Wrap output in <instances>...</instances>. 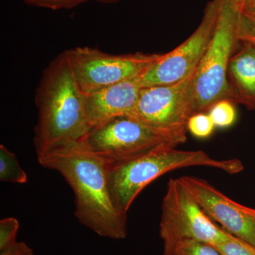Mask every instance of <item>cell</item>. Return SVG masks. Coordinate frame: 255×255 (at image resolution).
I'll use <instances>...</instances> for the list:
<instances>
[{
	"instance_id": "cell-4",
	"label": "cell",
	"mask_w": 255,
	"mask_h": 255,
	"mask_svg": "<svg viewBox=\"0 0 255 255\" xmlns=\"http://www.w3.org/2000/svg\"><path fill=\"white\" fill-rule=\"evenodd\" d=\"M238 15L234 0H222L214 35L194 73L193 114L207 113L215 103L221 100L235 102L228 70L238 42Z\"/></svg>"
},
{
	"instance_id": "cell-11",
	"label": "cell",
	"mask_w": 255,
	"mask_h": 255,
	"mask_svg": "<svg viewBox=\"0 0 255 255\" xmlns=\"http://www.w3.org/2000/svg\"><path fill=\"white\" fill-rule=\"evenodd\" d=\"M141 88L138 78L85 95V113L90 130L111 119L130 115Z\"/></svg>"
},
{
	"instance_id": "cell-15",
	"label": "cell",
	"mask_w": 255,
	"mask_h": 255,
	"mask_svg": "<svg viewBox=\"0 0 255 255\" xmlns=\"http://www.w3.org/2000/svg\"><path fill=\"white\" fill-rule=\"evenodd\" d=\"M233 102L228 100L219 101L207 112L216 128H226L234 124L237 114Z\"/></svg>"
},
{
	"instance_id": "cell-3",
	"label": "cell",
	"mask_w": 255,
	"mask_h": 255,
	"mask_svg": "<svg viewBox=\"0 0 255 255\" xmlns=\"http://www.w3.org/2000/svg\"><path fill=\"white\" fill-rule=\"evenodd\" d=\"M204 166L228 174L241 172L243 164L238 159H216L202 150H182L162 144L134 158L107 164L109 186L114 204L127 214L142 189L163 174L184 167Z\"/></svg>"
},
{
	"instance_id": "cell-22",
	"label": "cell",
	"mask_w": 255,
	"mask_h": 255,
	"mask_svg": "<svg viewBox=\"0 0 255 255\" xmlns=\"http://www.w3.org/2000/svg\"><path fill=\"white\" fill-rule=\"evenodd\" d=\"M238 11L255 15V0H234Z\"/></svg>"
},
{
	"instance_id": "cell-2",
	"label": "cell",
	"mask_w": 255,
	"mask_h": 255,
	"mask_svg": "<svg viewBox=\"0 0 255 255\" xmlns=\"http://www.w3.org/2000/svg\"><path fill=\"white\" fill-rule=\"evenodd\" d=\"M85 97L63 52L44 69L36 90L38 120L33 144L37 158L85 138L90 130Z\"/></svg>"
},
{
	"instance_id": "cell-8",
	"label": "cell",
	"mask_w": 255,
	"mask_h": 255,
	"mask_svg": "<svg viewBox=\"0 0 255 255\" xmlns=\"http://www.w3.org/2000/svg\"><path fill=\"white\" fill-rule=\"evenodd\" d=\"M83 140L107 164L128 160L162 144L176 146L164 135L130 117H117L94 128Z\"/></svg>"
},
{
	"instance_id": "cell-19",
	"label": "cell",
	"mask_w": 255,
	"mask_h": 255,
	"mask_svg": "<svg viewBox=\"0 0 255 255\" xmlns=\"http://www.w3.org/2000/svg\"><path fill=\"white\" fill-rule=\"evenodd\" d=\"M19 222L13 217L4 218L0 221V251L7 249L16 243Z\"/></svg>"
},
{
	"instance_id": "cell-5",
	"label": "cell",
	"mask_w": 255,
	"mask_h": 255,
	"mask_svg": "<svg viewBox=\"0 0 255 255\" xmlns=\"http://www.w3.org/2000/svg\"><path fill=\"white\" fill-rule=\"evenodd\" d=\"M194 73L170 85L142 87L136 105L128 117L164 135L176 146L184 143L188 120L193 115Z\"/></svg>"
},
{
	"instance_id": "cell-7",
	"label": "cell",
	"mask_w": 255,
	"mask_h": 255,
	"mask_svg": "<svg viewBox=\"0 0 255 255\" xmlns=\"http://www.w3.org/2000/svg\"><path fill=\"white\" fill-rule=\"evenodd\" d=\"M159 235L164 242L194 240L215 247L230 233L201 209L180 178L170 179L162 203Z\"/></svg>"
},
{
	"instance_id": "cell-21",
	"label": "cell",
	"mask_w": 255,
	"mask_h": 255,
	"mask_svg": "<svg viewBox=\"0 0 255 255\" xmlns=\"http://www.w3.org/2000/svg\"><path fill=\"white\" fill-rule=\"evenodd\" d=\"M0 255H35L33 250L25 242H16L7 249L0 251Z\"/></svg>"
},
{
	"instance_id": "cell-1",
	"label": "cell",
	"mask_w": 255,
	"mask_h": 255,
	"mask_svg": "<svg viewBox=\"0 0 255 255\" xmlns=\"http://www.w3.org/2000/svg\"><path fill=\"white\" fill-rule=\"evenodd\" d=\"M42 167L59 172L73 190L75 216L101 237L122 240L127 236V214L114 204L107 163L84 140L38 159Z\"/></svg>"
},
{
	"instance_id": "cell-17",
	"label": "cell",
	"mask_w": 255,
	"mask_h": 255,
	"mask_svg": "<svg viewBox=\"0 0 255 255\" xmlns=\"http://www.w3.org/2000/svg\"><path fill=\"white\" fill-rule=\"evenodd\" d=\"M236 38L255 46V15L238 11Z\"/></svg>"
},
{
	"instance_id": "cell-18",
	"label": "cell",
	"mask_w": 255,
	"mask_h": 255,
	"mask_svg": "<svg viewBox=\"0 0 255 255\" xmlns=\"http://www.w3.org/2000/svg\"><path fill=\"white\" fill-rule=\"evenodd\" d=\"M215 248L222 255H255V247L231 234L226 241Z\"/></svg>"
},
{
	"instance_id": "cell-10",
	"label": "cell",
	"mask_w": 255,
	"mask_h": 255,
	"mask_svg": "<svg viewBox=\"0 0 255 255\" xmlns=\"http://www.w3.org/2000/svg\"><path fill=\"white\" fill-rule=\"evenodd\" d=\"M180 179L210 219L255 247V209L235 202L200 178L184 176Z\"/></svg>"
},
{
	"instance_id": "cell-12",
	"label": "cell",
	"mask_w": 255,
	"mask_h": 255,
	"mask_svg": "<svg viewBox=\"0 0 255 255\" xmlns=\"http://www.w3.org/2000/svg\"><path fill=\"white\" fill-rule=\"evenodd\" d=\"M228 65V78L235 95V102L255 110V46L240 42Z\"/></svg>"
},
{
	"instance_id": "cell-9",
	"label": "cell",
	"mask_w": 255,
	"mask_h": 255,
	"mask_svg": "<svg viewBox=\"0 0 255 255\" xmlns=\"http://www.w3.org/2000/svg\"><path fill=\"white\" fill-rule=\"evenodd\" d=\"M222 0L206 5L200 24L186 41L161 58L140 78L142 87L170 85L195 73L214 35Z\"/></svg>"
},
{
	"instance_id": "cell-23",
	"label": "cell",
	"mask_w": 255,
	"mask_h": 255,
	"mask_svg": "<svg viewBox=\"0 0 255 255\" xmlns=\"http://www.w3.org/2000/svg\"><path fill=\"white\" fill-rule=\"evenodd\" d=\"M94 1H97L101 4H113L118 2L119 0H94Z\"/></svg>"
},
{
	"instance_id": "cell-14",
	"label": "cell",
	"mask_w": 255,
	"mask_h": 255,
	"mask_svg": "<svg viewBox=\"0 0 255 255\" xmlns=\"http://www.w3.org/2000/svg\"><path fill=\"white\" fill-rule=\"evenodd\" d=\"M0 181L14 184H25L28 176L18 163L14 152L4 145H0Z\"/></svg>"
},
{
	"instance_id": "cell-6",
	"label": "cell",
	"mask_w": 255,
	"mask_h": 255,
	"mask_svg": "<svg viewBox=\"0 0 255 255\" xmlns=\"http://www.w3.org/2000/svg\"><path fill=\"white\" fill-rule=\"evenodd\" d=\"M64 52L79 87L86 95L119 82L140 78L162 55L140 52L113 55L87 46Z\"/></svg>"
},
{
	"instance_id": "cell-16",
	"label": "cell",
	"mask_w": 255,
	"mask_h": 255,
	"mask_svg": "<svg viewBox=\"0 0 255 255\" xmlns=\"http://www.w3.org/2000/svg\"><path fill=\"white\" fill-rule=\"evenodd\" d=\"M216 127L208 113H197L189 117L187 130L196 138H207L212 135Z\"/></svg>"
},
{
	"instance_id": "cell-20",
	"label": "cell",
	"mask_w": 255,
	"mask_h": 255,
	"mask_svg": "<svg viewBox=\"0 0 255 255\" xmlns=\"http://www.w3.org/2000/svg\"><path fill=\"white\" fill-rule=\"evenodd\" d=\"M25 4L51 10L72 9L90 0H21Z\"/></svg>"
},
{
	"instance_id": "cell-13",
	"label": "cell",
	"mask_w": 255,
	"mask_h": 255,
	"mask_svg": "<svg viewBox=\"0 0 255 255\" xmlns=\"http://www.w3.org/2000/svg\"><path fill=\"white\" fill-rule=\"evenodd\" d=\"M163 255H222L214 246L194 240L164 242Z\"/></svg>"
}]
</instances>
